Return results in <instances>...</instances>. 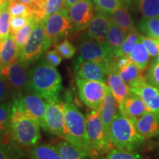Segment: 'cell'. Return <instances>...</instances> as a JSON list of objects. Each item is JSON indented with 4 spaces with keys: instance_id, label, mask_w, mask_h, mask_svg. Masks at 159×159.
<instances>
[{
    "instance_id": "6da1fadb",
    "label": "cell",
    "mask_w": 159,
    "mask_h": 159,
    "mask_svg": "<svg viewBox=\"0 0 159 159\" xmlns=\"http://www.w3.org/2000/svg\"><path fill=\"white\" fill-rule=\"evenodd\" d=\"M30 91L43 97L47 102L59 100L63 90L62 77L55 66L44 60L29 71Z\"/></svg>"
},
{
    "instance_id": "7a4b0ae2",
    "label": "cell",
    "mask_w": 159,
    "mask_h": 159,
    "mask_svg": "<svg viewBox=\"0 0 159 159\" xmlns=\"http://www.w3.org/2000/svg\"><path fill=\"white\" fill-rule=\"evenodd\" d=\"M108 136L114 148L124 150H136L145 142L134 122L119 111L111 122Z\"/></svg>"
},
{
    "instance_id": "3957f363",
    "label": "cell",
    "mask_w": 159,
    "mask_h": 159,
    "mask_svg": "<svg viewBox=\"0 0 159 159\" xmlns=\"http://www.w3.org/2000/svg\"><path fill=\"white\" fill-rule=\"evenodd\" d=\"M89 156V137L85 117L74 103H65L64 138Z\"/></svg>"
},
{
    "instance_id": "277c9868",
    "label": "cell",
    "mask_w": 159,
    "mask_h": 159,
    "mask_svg": "<svg viewBox=\"0 0 159 159\" xmlns=\"http://www.w3.org/2000/svg\"><path fill=\"white\" fill-rule=\"evenodd\" d=\"M41 125L35 119L13 108L11 122V141L20 147L30 148L41 139Z\"/></svg>"
},
{
    "instance_id": "5b68a950",
    "label": "cell",
    "mask_w": 159,
    "mask_h": 159,
    "mask_svg": "<svg viewBox=\"0 0 159 159\" xmlns=\"http://www.w3.org/2000/svg\"><path fill=\"white\" fill-rule=\"evenodd\" d=\"M85 117L89 137V157L105 156L114 148V145L105 131L99 111L91 110Z\"/></svg>"
},
{
    "instance_id": "8992f818",
    "label": "cell",
    "mask_w": 159,
    "mask_h": 159,
    "mask_svg": "<svg viewBox=\"0 0 159 159\" xmlns=\"http://www.w3.org/2000/svg\"><path fill=\"white\" fill-rule=\"evenodd\" d=\"M29 65L19 58L11 65L0 69V75L8 83L11 99H13L30 91Z\"/></svg>"
},
{
    "instance_id": "52a82bcc",
    "label": "cell",
    "mask_w": 159,
    "mask_h": 159,
    "mask_svg": "<svg viewBox=\"0 0 159 159\" xmlns=\"http://www.w3.org/2000/svg\"><path fill=\"white\" fill-rule=\"evenodd\" d=\"M41 21L44 27L49 48L52 45L58 43L62 39H66L71 35L74 32V27L66 7L55 14L49 16Z\"/></svg>"
},
{
    "instance_id": "ba28073f",
    "label": "cell",
    "mask_w": 159,
    "mask_h": 159,
    "mask_svg": "<svg viewBox=\"0 0 159 159\" xmlns=\"http://www.w3.org/2000/svg\"><path fill=\"white\" fill-rule=\"evenodd\" d=\"M48 49L43 25L42 21L37 20L20 53L19 59L30 66L37 61Z\"/></svg>"
},
{
    "instance_id": "9c48e42d",
    "label": "cell",
    "mask_w": 159,
    "mask_h": 159,
    "mask_svg": "<svg viewBox=\"0 0 159 159\" xmlns=\"http://www.w3.org/2000/svg\"><path fill=\"white\" fill-rule=\"evenodd\" d=\"M77 48L81 58L99 63L105 68L111 64L114 58L113 55L104 45L89 37L85 32L79 38Z\"/></svg>"
},
{
    "instance_id": "30bf717a",
    "label": "cell",
    "mask_w": 159,
    "mask_h": 159,
    "mask_svg": "<svg viewBox=\"0 0 159 159\" xmlns=\"http://www.w3.org/2000/svg\"><path fill=\"white\" fill-rule=\"evenodd\" d=\"M76 85L80 100L91 110L100 111L108 85L78 77H76Z\"/></svg>"
},
{
    "instance_id": "8fae6325",
    "label": "cell",
    "mask_w": 159,
    "mask_h": 159,
    "mask_svg": "<svg viewBox=\"0 0 159 159\" xmlns=\"http://www.w3.org/2000/svg\"><path fill=\"white\" fill-rule=\"evenodd\" d=\"M13 100V108L21 111L26 116L36 120L43 126L47 102L43 97L29 91Z\"/></svg>"
},
{
    "instance_id": "7c38bea8",
    "label": "cell",
    "mask_w": 159,
    "mask_h": 159,
    "mask_svg": "<svg viewBox=\"0 0 159 159\" xmlns=\"http://www.w3.org/2000/svg\"><path fill=\"white\" fill-rule=\"evenodd\" d=\"M64 102H59V100L47 102L41 128L49 134L64 138Z\"/></svg>"
},
{
    "instance_id": "4fadbf2b",
    "label": "cell",
    "mask_w": 159,
    "mask_h": 159,
    "mask_svg": "<svg viewBox=\"0 0 159 159\" xmlns=\"http://www.w3.org/2000/svg\"><path fill=\"white\" fill-rule=\"evenodd\" d=\"M68 12L75 33L84 31L94 16V6L91 0H79L69 7Z\"/></svg>"
},
{
    "instance_id": "5bb4252c",
    "label": "cell",
    "mask_w": 159,
    "mask_h": 159,
    "mask_svg": "<svg viewBox=\"0 0 159 159\" xmlns=\"http://www.w3.org/2000/svg\"><path fill=\"white\" fill-rule=\"evenodd\" d=\"M75 62L74 69L77 77L89 80L107 83L106 68L104 66L92 61H85L80 57Z\"/></svg>"
},
{
    "instance_id": "9a60e30c",
    "label": "cell",
    "mask_w": 159,
    "mask_h": 159,
    "mask_svg": "<svg viewBox=\"0 0 159 159\" xmlns=\"http://www.w3.org/2000/svg\"><path fill=\"white\" fill-rule=\"evenodd\" d=\"M132 121L139 134L145 139L159 137V113L148 111Z\"/></svg>"
},
{
    "instance_id": "2e32d148",
    "label": "cell",
    "mask_w": 159,
    "mask_h": 159,
    "mask_svg": "<svg viewBox=\"0 0 159 159\" xmlns=\"http://www.w3.org/2000/svg\"><path fill=\"white\" fill-rule=\"evenodd\" d=\"M107 85L118 105H122L124 99L130 94V88L119 76L117 71L110 64L106 68Z\"/></svg>"
},
{
    "instance_id": "e0dca14e",
    "label": "cell",
    "mask_w": 159,
    "mask_h": 159,
    "mask_svg": "<svg viewBox=\"0 0 159 159\" xmlns=\"http://www.w3.org/2000/svg\"><path fill=\"white\" fill-rule=\"evenodd\" d=\"M110 22L108 14L97 11L85 29V34L105 46Z\"/></svg>"
},
{
    "instance_id": "ac0fdd59",
    "label": "cell",
    "mask_w": 159,
    "mask_h": 159,
    "mask_svg": "<svg viewBox=\"0 0 159 159\" xmlns=\"http://www.w3.org/2000/svg\"><path fill=\"white\" fill-rule=\"evenodd\" d=\"M130 91L142 99L149 111L159 113V91L156 87L144 82L130 88Z\"/></svg>"
},
{
    "instance_id": "d6986e66",
    "label": "cell",
    "mask_w": 159,
    "mask_h": 159,
    "mask_svg": "<svg viewBox=\"0 0 159 159\" xmlns=\"http://www.w3.org/2000/svg\"><path fill=\"white\" fill-rule=\"evenodd\" d=\"M119 110L122 114L128 117L131 120L139 118L148 111V109L142 99L132 91L124 99L122 105H119Z\"/></svg>"
},
{
    "instance_id": "ffe728a7",
    "label": "cell",
    "mask_w": 159,
    "mask_h": 159,
    "mask_svg": "<svg viewBox=\"0 0 159 159\" xmlns=\"http://www.w3.org/2000/svg\"><path fill=\"white\" fill-rule=\"evenodd\" d=\"M119 111L118 103L113 94H111L109 87L107 86L106 92H105L100 111H99V114H100L105 131L108 136L109 135V129H110L111 122Z\"/></svg>"
},
{
    "instance_id": "44dd1931",
    "label": "cell",
    "mask_w": 159,
    "mask_h": 159,
    "mask_svg": "<svg viewBox=\"0 0 159 159\" xmlns=\"http://www.w3.org/2000/svg\"><path fill=\"white\" fill-rule=\"evenodd\" d=\"M13 100L7 99L0 103V143L11 142V122Z\"/></svg>"
},
{
    "instance_id": "7402d4cb",
    "label": "cell",
    "mask_w": 159,
    "mask_h": 159,
    "mask_svg": "<svg viewBox=\"0 0 159 159\" xmlns=\"http://www.w3.org/2000/svg\"><path fill=\"white\" fill-rule=\"evenodd\" d=\"M19 58V53L16 44L14 35L10 34L0 43V69L11 65Z\"/></svg>"
},
{
    "instance_id": "603a6c76",
    "label": "cell",
    "mask_w": 159,
    "mask_h": 159,
    "mask_svg": "<svg viewBox=\"0 0 159 159\" xmlns=\"http://www.w3.org/2000/svg\"><path fill=\"white\" fill-rule=\"evenodd\" d=\"M117 72L130 88H134L141 83L146 82L145 75L132 61L117 69Z\"/></svg>"
},
{
    "instance_id": "cb8c5ba5",
    "label": "cell",
    "mask_w": 159,
    "mask_h": 159,
    "mask_svg": "<svg viewBox=\"0 0 159 159\" xmlns=\"http://www.w3.org/2000/svg\"><path fill=\"white\" fill-rule=\"evenodd\" d=\"M126 35L127 33L111 21L107 33L105 47L113 55L114 57L122 44Z\"/></svg>"
},
{
    "instance_id": "d4e9b609",
    "label": "cell",
    "mask_w": 159,
    "mask_h": 159,
    "mask_svg": "<svg viewBox=\"0 0 159 159\" xmlns=\"http://www.w3.org/2000/svg\"><path fill=\"white\" fill-rule=\"evenodd\" d=\"M108 15L111 21L123 30L126 33L136 28L134 20L129 13L128 9L122 5L115 8Z\"/></svg>"
},
{
    "instance_id": "484cf974",
    "label": "cell",
    "mask_w": 159,
    "mask_h": 159,
    "mask_svg": "<svg viewBox=\"0 0 159 159\" xmlns=\"http://www.w3.org/2000/svg\"><path fill=\"white\" fill-rule=\"evenodd\" d=\"M55 148L61 159H82L89 158L86 152L67 141H61L55 144Z\"/></svg>"
},
{
    "instance_id": "4316f807",
    "label": "cell",
    "mask_w": 159,
    "mask_h": 159,
    "mask_svg": "<svg viewBox=\"0 0 159 159\" xmlns=\"http://www.w3.org/2000/svg\"><path fill=\"white\" fill-rule=\"evenodd\" d=\"M28 156L35 159H59V155L55 146L50 144H35L29 148Z\"/></svg>"
},
{
    "instance_id": "83f0119b",
    "label": "cell",
    "mask_w": 159,
    "mask_h": 159,
    "mask_svg": "<svg viewBox=\"0 0 159 159\" xmlns=\"http://www.w3.org/2000/svg\"><path fill=\"white\" fill-rule=\"evenodd\" d=\"M129 57L133 63H135L141 71H144L146 70L149 61H150V55L141 39H139V41L137 42L134 49L129 55Z\"/></svg>"
},
{
    "instance_id": "f1b7e54d",
    "label": "cell",
    "mask_w": 159,
    "mask_h": 159,
    "mask_svg": "<svg viewBox=\"0 0 159 159\" xmlns=\"http://www.w3.org/2000/svg\"><path fill=\"white\" fill-rule=\"evenodd\" d=\"M138 29L143 35L159 39V17H143L139 23Z\"/></svg>"
},
{
    "instance_id": "f546056e",
    "label": "cell",
    "mask_w": 159,
    "mask_h": 159,
    "mask_svg": "<svg viewBox=\"0 0 159 159\" xmlns=\"http://www.w3.org/2000/svg\"><path fill=\"white\" fill-rule=\"evenodd\" d=\"M140 35L141 34L136 28L129 31L127 33L126 37H125L122 44L121 45L120 48L117 51L115 57L129 56V55L134 49L137 42L140 39Z\"/></svg>"
},
{
    "instance_id": "4dcf8cb0",
    "label": "cell",
    "mask_w": 159,
    "mask_h": 159,
    "mask_svg": "<svg viewBox=\"0 0 159 159\" xmlns=\"http://www.w3.org/2000/svg\"><path fill=\"white\" fill-rule=\"evenodd\" d=\"M37 19L32 15L30 18L29 21L26 25L21 27L19 31L14 35V40L16 44L18 51H19V55L22 50L23 47H25L26 42L28 40L32 30H33V27H34L35 24L36 22Z\"/></svg>"
},
{
    "instance_id": "1f68e13d",
    "label": "cell",
    "mask_w": 159,
    "mask_h": 159,
    "mask_svg": "<svg viewBox=\"0 0 159 159\" xmlns=\"http://www.w3.org/2000/svg\"><path fill=\"white\" fill-rule=\"evenodd\" d=\"M26 156L25 152L21 147L11 142L9 143H0V159L21 158Z\"/></svg>"
},
{
    "instance_id": "d6a6232c",
    "label": "cell",
    "mask_w": 159,
    "mask_h": 159,
    "mask_svg": "<svg viewBox=\"0 0 159 159\" xmlns=\"http://www.w3.org/2000/svg\"><path fill=\"white\" fill-rule=\"evenodd\" d=\"M136 4L144 18L159 17V0H136Z\"/></svg>"
},
{
    "instance_id": "836d02e7",
    "label": "cell",
    "mask_w": 159,
    "mask_h": 159,
    "mask_svg": "<svg viewBox=\"0 0 159 159\" xmlns=\"http://www.w3.org/2000/svg\"><path fill=\"white\" fill-rule=\"evenodd\" d=\"M10 14L8 0L0 6V43H2L10 35Z\"/></svg>"
},
{
    "instance_id": "e575fe53",
    "label": "cell",
    "mask_w": 159,
    "mask_h": 159,
    "mask_svg": "<svg viewBox=\"0 0 159 159\" xmlns=\"http://www.w3.org/2000/svg\"><path fill=\"white\" fill-rule=\"evenodd\" d=\"M8 8L11 17L26 16L30 17L33 15L31 9L26 4L16 0H8Z\"/></svg>"
},
{
    "instance_id": "d590c367",
    "label": "cell",
    "mask_w": 159,
    "mask_h": 159,
    "mask_svg": "<svg viewBox=\"0 0 159 159\" xmlns=\"http://www.w3.org/2000/svg\"><path fill=\"white\" fill-rule=\"evenodd\" d=\"M103 158L106 159H139L142 156L135 150H124V149L113 148L105 155Z\"/></svg>"
},
{
    "instance_id": "8d00e7d4",
    "label": "cell",
    "mask_w": 159,
    "mask_h": 159,
    "mask_svg": "<svg viewBox=\"0 0 159 159\" xmlns=\"http://www.w3.org/2000/svg\"><path fill=\"white\" fill-rule=\"evenodd\" d=\"M31 9L33 16L39 21L44 19V6L46 0H21Z\"/></svg>"
},
{
    "instance_id": "74e56055",
    "label": "cell",
    "mask_w": 159,
    "mask_h": 159,
    "mask_svg": "<svg viewBox=\"0 0 159 159\" xmlns=\"http://www.w3.org/2000/svg\"><path fill=\"white\" fill-rule=\"evenodd\" d=\"M55 48L61 57L66 59H70L74 57L77 52L76 47L68 39H64L61 43H56Z\"/></svg>"
},
{
    "instance_id": "f35d334b",
    "label": "cell",
    "mask_w": 159,
    "mask_h": 159,
    "mask_svg": "<svg viewBox=\"0 0 159 159\" xmlns=\"http://www.w3.org/2000/svg\"><path fill=\"white\" fill-rule=\"evenodd\" d=\"M97 11L102 13L110 14L115 8L120 6L119 0H92Z\"/></svg>"
},
{
    "instance_id": "ab89813d",
    "label": "cell",
    "mask_w": 159,
    "mask_h": 159,
    "mask_svg": "<svg viewBox=\"0 0 159 159\" xmlns=\"http://www.w3.org/2000/svg\"><path fill=\"white\" fill-rule=\"evenodd\" d=\"M146 82L159 91V63L151 61L150 66L145 75Z\"/></svg>"
},
{
    "instance_id": "60d3db41",
    "label": "cell",
    "mask_w": 159,
    "mask_h": 159,
    "mask_svg": "<svg viewBox=\"0 0 159 159\" xmlns=\"http://www.w3.org/2000/svg\"><path fill=\"white\" fill-rule=\"evenodd\" d=\"M140 39L150 57H155L159 55V39L140 35Z\"/></svg>"
},
{
    "instance_id": "b9f144b4",
    "label": "cell",
    "mask_w": 159,
    "mask_h": 159,
    "mask_svg": "<svg viewBox=\"0 0 159 159\" xmlns=\"http://www.w3.org/2000/svg\"><path fill=\"white\" fill-rule=\"evenodd\" d=\"M66 7L65 0H46L44 6V19Z\"/></svg>"
},
{
    "instance_id": "7bdbcfd3",
    "label": "cell",
    "mask_w": 159,
    "mask_h": 159,
    "mask_svg": "<svg viewBox=\"0 0 159 159\" xmlns=\"http://www.w3.org/2000/svg\"><path fill=\"white\" fill-rule=\"evenodd\" d=\"M30 18L26 16H13L10 20V34L14 35L21 27L29 21Z\"/></svg>"
},
{
    "instance_id": "ee69618b",
    "label": "cell",
    "mask_w": 159,
    "mask_h": 159,
    "mask_svg": "<svg viewBox=\"0 0 159 159\" xmlns=\"http://www.w3.org/2000/svg\"><path fill=\"white\" fill-rule=\"evenodd\" d=\"M43 60L48 64L57 67L62 62V57L59 54L58 52L55 49L52 50L46 51Z\"/></svg>"
},
{
    "instance_id": "f6af8a7d",
    "label": "cell",
    "mask_w": 159,
    "mask_h": 159,
    "mask_svg": "<svg viewBox=\"0 0 159 159\" xmlns=\"http://www.w3.org/2000/svg\"><path fill=\"white\" fill-rule=\"evenodd\" d=\"M8 97L11 99L8 83L5 77L0 75V103L5 102Z\"/></svg>"
},
{
    "instance_id": "bcb514c9",
    "label": "cell",
    "mask_w": 159,
    "mask_h": 159,
    "mask_svg": "<svg viewBox=\"0 0 159 159\" xmlns=\"http://www.w3.org/2000/svg\"><path fill=\"white\" fill-rule=\"evenodd\" d=\"M65 1H66V8H69V7H71V5H73L74 4L77 2L79 0H65Z\"/></svg>"
},
{
    "instance_id": "7dc6e473",
    "label": "cell",
    "mask_w": 159,
    "mask_h": 159,
    "mask_svg": "<svg viewBox=\"0 0 159 159\" xmlns=\"http://www.w3.org/2000/svg\"><path fill=\"white\" fill-rule=\"evenodd\" d=\"M152 61H153V62H157V63H159V55H157L156 57H152Z\"/></svg>"
},
{
    "instance_id": "c3c4849f",
    "label": "cell",
    "mask_w": 159,
    "mask_h": 159,
    "mask_svg": "<svg viewBox=\"0 0 159 159\" xmlns=\"http://www.w3.org/2000/svg\"><path fill=\"white\" fill-rule=\"evenodd\" d=\"M7 1V0H0V6L2 5L3 4H5Z\"/></svg>"
},
{
    "instance_id": "681fc988",
    "label": "cell",
    "mask_w": 159,
    "mask_h": 159,
    "mask_svg": "<svg viewBox=\"0 0 159 159\" xmlns=\"http://www.w3.org/2000/svg\"><path fill=\"white\" fill-rule=\"evenodd\" d=\"M9 1H10V0H9ZM16 1H20V2H21V0H16Z\"/></svg>"
},
{
    "instance_id": "f907efd6",
    "label": "cell",
    "mask_w": 159,
    "mask_h": 159,
    "mask_svg": "<svg viewBox=\"0 0 159 159\" xmlns=\"http://www.w3.org/2000/svg\"><path fill=\"white\" fill-rule=\"evenodd\" d=\"M125 1H126V2H129V1H130V0H125Z\"/></svg>"
},
{
    "instance_id": "816d5d0a",
    "label": "cell",
    "mask_w": 159,
    "mask_h": 159,
    "mask_svg": "<svg viewBox=\"0 0 159 159\" xmlns=\"http://www.w3.org/2000/svg\"><path fill=\"white\" fill-rule=\"evenodd\" d=\"M158 152H159V149H158Z\"/></svg>"
}]
</instances>
